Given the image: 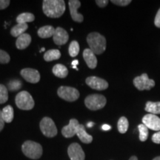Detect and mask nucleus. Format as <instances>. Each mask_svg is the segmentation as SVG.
Here are the masks:
<instances>
[{"label": "nucleus", "instance_id": "nucleus-1", "mask_svg": "<svg viewBox=\"0 0 160 160\" xmlns=\"http://www.w3.org/2000/svg\"><path fill=\"white\" fill-rule=\"evenodd\" d=\"M44 13L50 18H59L65 11V3L63 0H44Z\"/></svg>", "mask_w": 160, "mask_h": 160}, {"label": "nucleus", "instance_id": "nucleus-2", "mask_svg": "<svg viewBox=\"0 0 160 160\" xmlns=\"http://www.w3.org/2000/svg\"><path fill=\"white\" fill-rule=\"evenodd\" d=\"M87 42L90 49L95 54H102L106 49V39L104 36L97 32L89 33L87 37Z\"/></svg>", "mask_w": 160, "mask_h": 160}, {"label": "nucleus", "instance_id": "nucleus-3", "mask_svg": "<svg viewBox=\"0 0 160 160\" xmlns=\"http://www.w3.org/2000/svg\"><path fill=\"white\" fill-rule=\"evenodd\" d=\"M23 153L32 159H38L42 155V147L40 144L33 141H26L22 146Z\"/></svg>", "mask_w": 160, "mask_h": 160}, {"label": "nucleus", "instance_id": "nucleus-4", "mask_svg": "<svg viewBox=\"0 0 160 160\" xmlns=\"http://www.w3.org/2000/svg\"><path fill=\"white\" fill-rule=\"evenodd\" d=\"M16 105L19 109L30 111L34 107V100L28 91L19 92L15 98Z\"/></svg>", "mask_w": 160, "mask_h": 160}, {"label": "nucleus", "instance_id": "nucleus-5", "mask_svg": "<svg viewBox=\"0 0 160 160\" xmlns=\"http://www.w3.org/2000/svg\"><path fill=\"white\" fill-rule=\"evenodd\" d=\"M107 100L103 95L91 94L88 96L85 99V105L91 111H97L105 107Z\"/></svg>", "mask_w": 160, "mask_h": 160}, {"label": "nucleus", "instance_id": "nucleus-6", "mask_svg": "<svg viewBox=\"0 0 160 160\" xmlns=\"http://www.w3.org/2000/svg\"><path fill=\"white\" fill-rule=\"evenodd\" d=\"M58 96L68 102H74L79 97V92L75 88L61 86L57 91Z\"/></svg>", "mask_w": 160, "mask_h": 160}, {"label": "nucleus", "instance_id": "nucleus-7", "mask_svg": "<svg viewBox=\"0 0 160 160\" xmlns=\"http://www.w3.org/2000/svg\"><path fill=\"white\" fill-rule=\"evenodd\" d=\"M42 133L47 137H53L57 134V128L54 122L50 117H44L40 122Z\"/></svg>", "mask_w": 160, "mask_h": 160}, {"label": "nucleus", "instance_id": "nucleus-8", "mask_svg": "<svg viewBox=\"0 0 160 160\" xmlns=\"http://www.w3.org/2000/svg\"><path fill=\"white\" fill-rule=\"evenodd\" d=\"M133 85L139 91H150L155 86V82L153 79H149L147 73H143L134 78Z\"/></svg>", "mask_w": 160, "mask_h": 160}, {"label": "nucleus", "instance_id": "nucleus-9", "mask_svg": "<svg viewBox=\"0 0 160 160\" xmlns=\"http://www.w3.org/2000/svg\"><path fill=\"white\" fill-rule=\"evenodd\" d=\"M86 84L92 89L97 91H104L108 88V83L106 80L97 77H89L85 80Z\"/></svg>", "mask_w": 160, "mask_h": 160}, {"label": "nucleus", "instance_id": "nucleus-10", "mask_svg": "<svg viewBox=\"0 0 160 160\" xmlns=\"http://www.w3.org/2000/svg\"><path fill=\"white\" fill-rule=\"evenodd\" d=\"M142 124L148 128L156 131H160V118L154 114L148 113L144 116Z\"/></svg>", "mask_w": 160, "mask_h": 160}, {"label": "nucleus", "instance_id": "nucleus-11", "mask_svg": "<svg viewBox=\"0 0 160 160\" xmlns=\"http://www.w3.org/2000/svg\"><path fill=\"white\" fill-rule=\"evenodd\" d=\"M68 153L71 160H85V153L78 143L71 144L68 148Z\"/></svg>", "mask_w": 160, "mask_h": 160}, {"label": "nucleus", "instance_id": "nucleus-12", "mask_svg": "<svg viewBox=\"0 0 160 160\" xmlns=\"http://www.w3.org/2000/svg\"><path fill=\"white\" fill-rule=\"evenodd\" d=\"M22 77L30 83H37L40 80L39 72L33 68H24L20 72Z\"/></svg>", "mask_w": 160, "mask_h": 160}, {"label": "nucleus", "instance_id": "nucleus-13", "mask_svg": "<svg viewBox=\"0 0 160 160\" xmlns=\"http://www.w3.org/2000/svg\"><path fill=\"white\" fill-rule=\"evenodd\" d=\"M68 5L71 17L73 21L77 22H82L84 20L83 16L77 12L78 8L81 6V2L79 0H70L68 2Z\"/></svg>", "mask_w": 160, "mask_h": 160}, {"label": "nucleus", "instance_id": "nucleus-14", "mask_svg": "<svg viewBox=\"0 0 160 160\" xmlns=\"http://www.w3.org/2000/svg\"><path fill=\"white\" fill-rule=\"evenodd\" d=\"M53 42L56 45H65L68 42L69 39V35L68 32L65 29L62 28L58 27L56 28L54 34L53 36Z\"/></svg>", "mask_w": 160, "mask_h": 160}, {"label": "nucleus", "instance_id": "nucleus-15", "mask_svg": "<svg viewBox=\"0 0 160 160\" xmlns=\"http://www.w3.org/2000/svg\"><path fill=\"white\" fill-rule=\"evenodd\" d=\"M79 125V123L77 119H71L68 125L62 128V133L66 138L73 137L75 134H77V129Z\"/></svg>", "mask_w": 160, "mask_h": 160}, {"label": "nucleus", "instance_id": "nucleus-16", "mask_svg": "<svg viewBox=\"0 0 160 160\" xmlns=\"http://www.w3.org/2000/svg\"><path fill=\"white\" fill-rule=\"evenodd\" d=\"M83 58L89 68L94 69L97 66V59L95 53L90 48L85 49L83 51Z\"/></svg>", "mask_w": 160, "mask_h": 160}, {"label": "nucleus", "instance_id": "nucleus-17", "mask_svg": "<svg viewBox=\"0 0 160 160\" xmlns=\"http://www.w3.org/2000/svg\"><path fill=\"white\" fill-rule=\"evenodd\" d=\"M77 135L78 137L79 138V139L81 140V142H82L83 143L85 144H89L93 141V137L91 135H89L85 131V126L82 124H79L78 125L77 129Z\"/></svg>", "mask_w": 160, "mask_h": 160}, {"label": "nucleus", "instance_id": "nucleus-18", "mask_svg": "<svg viewBox=\"0 0 160 160\" xmlns=\"http://www.w3.org/2000/svg\"><path fill=\"white\" fill-rule=\"evenodd\" d=\"M31 42V37L28 33H23L17 38L16 42V46L18 49L23 50L29 46Z\"/></svg>", "mask_w": 160, "mask_h": 160}, {"label": "nucleus", "instance_id": "nucleus-19", "mask_svg": "<svg viewBox=\"0 0 160 160\" xmlns=\"http://www.w3.org/2000/svg\"><path fill=\"white\" fill-rule=\"evenodd\" d=\"M55 30L54 28L51 25L43 26L38 30V36L42 39H48V38L53 37Z\"/></svg>", "mask_w": 160, "mask_h": 160}, {"label": "nucleus", "instance_id": "nucleus-20", "mask_svg": "<svg viewBox=\"0 0 160 160\" xmlns=\"http://www.w3.org/2000/svg\"><path fill=\"white\" fill-rule=\"evenodd\" d=\"M53 73L56 77L59 78H65L68 74V70L62 64H57L53 68Z\"/></svg>", "mask_w": 160, "mask_h": 160}, {"label": "nucleus", "instance_id": "nucleus-21", "mask_svg": "<svg viewBox=\"0 0 160 160\" xmlns=\"http://www.w3.org/2000/svg\"><path fill=\"white\" fill-rule=\"evenodd\" d=\"M28 28V24H17L14 27L12 28V29L11 30V34L13 37L18 38L21 35H22L23 33H25V32L27 31Z\"/></svg>", "mask_w": 160, "mask_h": 160}, {"label": "nucleus", "instance_id": "nucleus-22", "mask_svg": "<svg viewBox=\"0 0 160 160\" xmlns=\"http://www.w3.org/2000/svg\"><path fill=\"white\" fill-rule=\"evenodd\" d=\"M145 110L151 114H160V102H147Z\"/></svg>", "mask_w": 160, "mask_h": 160}, {"label": "nucleus", "instance_id": "nucleus-23", "mask_svg": "<svg viewBox=\"0 0 160 160\" xmlns=\"http://www.w3.org/2000/svg\"><path fill=\"white\" fill-rule=\"evenodd\" d=\"M2 116L5 122L11 123L13 121V117H14L13 107L11 105H7L2 110Z\"/></svg>", "mask_w": 160, "mask_h": 160}, {"label": "nucleus", "instance_id": "nucleus-24", "mask_svg": "<svg viewBox=\"0 0 160 160\" xmlns=\"http://www.w3.org/2000/svg\"><path fill=\"white\" fill-rule=\"evenodd\" d=\"M60 57H61V53H60L59 50H49V51H46L45 54H44V59L46 62H51L53 61V60L59 59Z\"/></svg>", "mask_w": 160, "mask_h": 160}, {"label": "nucleus", "instance_id": "nucleus-25", "mask_svg": "<svg viewBox=\"0 0 160 160\" xmlns=\"http://www.w3.org/2000/svg\"><path fill=\"white\" fill-rule=\"evenodd\" d=\"M35 17L33 13H22L17 17V22L18 24H27L34 21Z\"/></svg>", "mask_w": 160, "mask_h": 160}, {"label": "nucleus", "instance_id": "nucleus-26", "mask_svg": "<svg viewBox=\"0 0 160 160\" xmlns=\"http://www.w3.org/2000/svg\"><path fill=\"white\" fill-rule=\"evenodd\" d=\"M117 127L118 131L120 133H125L129 127L128 120L127 118L125 117H120L119 121H118Z\"/></svg>", "mask_w": 160, "mask_h": 160}, {"label": "nucleus", "instance_id": "nucleus-27", "mask_svg": "<svg viewBox=\"0 0 160 160\" xmlns=\"http://www.w3.org/2000/svg\"><path fill=\"white\" fill-rule=\"evenodd\" d=\"M138 129L139 131V139L141 142H145L148 137V128L144 124H140L138 125Z\"/></svg>", "mask_w": 160, "mask_h": 160}, {"label": "nucleus", "instance_id": "nucleus-28", "mask_svg": "<svg viewBox=\"0 0 160 160\" xmlns=\"http://www.w3.org/2000/svg\"><path fill=\"white\" fill-rule=\"evenodd\" d=\"M69 54L71 57H77L79 52V45L77 41H72L68 48Z\"/></svg>", "mask_w": 160, "mask_h": 160}, {"label": "nucleus", "instance_id": "nucleus-29", "mask_svg": "<svg viewBox=\"0 0 160 160\" xmlns=\"http://www.w3.org/2000/svg\"><path fill=\"white\" fill-rule=\"evenodd\" d=\"M22 83L19 79H13L8 83V90L10 91H17L22 88Z\"/></svg>", "mask_w": 160, "mask_h": 160}, {"label": "nucleus", "instance_id": "nucleus-30", "mask_svg": "<svg viewBox=\"0 0 160 160\" xmlns=\"http://www.w3.org/2000/svg\"><path fill=\"white\" fill-rule=\"evenodd\" d=\"M8 99V90L4 85L0 84V104L6 102Z\"/></svg>", "mask_w": 160, "mask_h": 160}, {"label": "nucleus", "instance_id": "nucleus-31", "mask_svg": "<svg viewBox=\"0 0 160 160\" xmlns=\"http://www.w3.org/2000/svg\"><path fill=\"white\" fill-rule=\"evenodd\" d=\"M11 60V57L8 53L5 51L0 50V64H7Z\"/></svg>", "mask_w": 160, "mask_h": 160}, {"label": "nucleus", "instance_id": "nucleus-32", "mask_svg": "<svg viewBox=\"0 0 160 160\" xmlns=\"http://www.w3.org/2000/svg\"><path fill=\"white\" fill-rule=\"evenodd\" d=\"M111 2L119 6H127L131 3V0H111Z\"/></svg>", "mask_w": 160, "mask_h": 160}, {"label": "nucleus", "instance_id": "nucleus-33", "mask_svg": "<svg viewBox=\"0 0 160 160\" xmlns=\"http://www.w3.org/2000/svg\"><path fill=\"white\" fill-rule=\"evenodd\" d=\"M11 2L9 0H0V10H4L8 7Z\"/></svg>", "mask_w": 160, "mask_h": 160}, {"label": "nucleus", "instance_id": "nucleus-34", "mask_svg": "<svg viewBox=\"0 0 160 160\" xmlns=\"http://www.w3.org/2000/svg\"><path fill=\"white\" fill-rule=\"evenodd\" d=\"M152 141L156 144H160V131L152 136Z\"/></svg>", "mask_w": 160, "mask_h": 160}, {"label": "nucleus", "instance_id": "nucleus-35", "mask_svg": "<svg viewBox=\"0 0 160 160\" xmlns=\"http://www.w3.org/2000/svg\"><path fill=\"white\" fill-rule=\"evenodd\" d=\"M154 24H155L156 27L160 28V8L159 9V11H157V15H156V17H155Z\"/></svg>", "mask_w": 160, "mask_h": 160}, {"label": "nucleus", "instance_id": "nucleus-36", "mask_svg": "<svg viewBox=\"0 0 160 160\" xmlns=\"http://www.w3.org/2000/svg\"><path fill=\"white\" fill-rule=\"evenodd\" d=\"M108 2H109L108 1V0H97V1H96L97 5L100 8L106 7V6L108 5Z\"/></svg>", "mask_w": 160, "mask_h": 160}, {"label": "nucleus", "instance_id": "nucleus-37", "mask_svg": "<svg viewBox=\"0 0 160 160\" xmlns=\"http://www.w3.org/2000/svg\"><path fill=\"white\" fill-rule=\"evenodd\" d=\"M5 120H4L3 116H2V110H0V131H2V130L4 128V126H5Z\"/></svg>", "mask_w": 160, "mask_h": 160}, {"label": "nucleus", "instance_id": "nucleus-38", "mask_svg": "<svg viewBox=\"0 0 160 160\" xmlns=\"http://www.w3.org/2000/svg\"><path fill=\"white\" fill-rule=\"evenodd\" d=\"M102 129L103 130V131H109V130L111 129V126H110L109 125H103L102 126Z\"/></svg>", "mask_w": 160, "mask_h": 160}, {"label": "nucleus", "instance_id": "nucleus-39", "mask_svg": "<svg viewBox=\"0 0 160 160\" xmlns=\"http://www.w3.org/2000/svg\"><path fill=\"white\" fill-rule=\"evenodd\" d=\"M71 64H72V67H77V65L79 64V61H78V60H73Z\"/></svg>", "mask_w": 160, "mask_h": 160}, {"label": "nucleus", "instance_id": "nucleus-40", "mask_svg": "<svg viewBox=\"0 0 160 160\" xmlns=\"http://www.w3.org/2000/svg\"><path fill=\"white\" fill-rule=\"evenodd\" d=\"M93 125H94V123L92 122H88V123L87 124V126L88 128H92Z\"/></svg>", "mask_w": 160, "mask_h": 160}, {"label": "nucleus", "instance_id": "nucleus-41", "mask_svg": "<svg viewBox=\"0 0 160 160\" xmlns=\"http://www.w3.org/2000/svg\"><path fill=\"white\" fill-rule=\"evenodd\" d=\"M129 160H138V158L136 157V156H132V157L129 159Z\"/></svg>", "mask_w": 160, "mask_h": 160}, {"label": "nucleus", "instance_id": "nucleus-42", "mask_svg": "<svg viewBox=\"0 0 160 160\" xmlns=\"http://www.w3.org/2000/svg\"><path fill=\"white\" fill-rule=\"evenodd\" d=\"M153 160H160V157H155L154 159H153Z\"/></svg>", "mask_w": 160, "mask_h": 160}, {"label": "nucleus", "instance_id": "nucleus-43", "mask_svg": "<svg viewBox=\"0 0 160 160\" xmlns=\"http://www.w3.org/2000/svg\"><path fill=\"white\" fill-rule=\"evenodd\" d=\"M44 51H45V48H42L41 49V51H40V52H43Z\"/></svg>", "mask_w": 160, "mask_h": 160}]
</instances>
